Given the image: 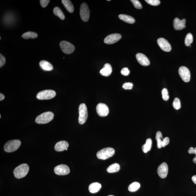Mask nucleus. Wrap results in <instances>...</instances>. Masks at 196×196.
I'll return each mask as SVG.
<instances>
[{"label":"nucleus","mask_w":196,"mask_h":196,"mask_svg":"<svg viewBox=\"0 0 196 196\" xmlns=\"http://www.w3.org/2000/svg\"><path fill=\"white\" fill-rule=\"evenodd\" d=\"M5 96L2 93L0 94V101H2L5 99Z\"/></svg>","instance_id":"obj_41"},{"label":"nucleus","mask_w":196,"mask_h":196,"mask_svg":"<svg viewBox=\"0 0 196 196\" xmlns=\"http://www.w3.org/2000/svg\"><path fill=\"white\" fill-rule=\"evenodd\" d=\"M194 150H195V152H194V154H195L196 155L195 157L196 158V148H194Z\"/></svg>","instance_id":"obj_43"},{"label":"nucleus","mask_w":196,"mask_h":196,"mask_svg":"<svg viewBox=\"0 0 196 196\" xmlns=\"http://www.w3.org/2000/svg\"><path fill=\"white\" fill-rule=\"evenodd\" d=\"M49 2H50V1H49V0H40V5L43 7L45 8L48 5Z\"/></svg>","instance_id":"obj_38"},{"label":"nucleus","mask_w":196,"mask_h":196,"mask_svg":"<svg viewBox=\"0 0 196 196\" xmlns=\"http://www.w3.org/2000/svg\"><path fill=\"white\" fill-rule=\"evenodd\" d=\"M52 112H47L43 113L37 116L35 119L36 123L38 124H45L50 122L54 118Z\"/></svg>","instance_id":"obj_3"},{"label":"nucleus","mask_w":196,"mask_h":196,"mask_svg":"<svg viewBox=\"0 0 196 196\" xmlns=\"http://www.w3.org/2000/svg\"><path fill=\"white\" fill-rule=\"evenodd\" d=\"M186 20L183 19L180 20L178 18H175L173 22V26L176 30H181L186 28Z\"/></svg>","instance_id":"obj_15"},{"label":"nucleus","mask_w":196,"mask_h":196,"mask_svg":"<svg viewBox=\"0 0 196 196\" xmlns=\"http://www.w3.org/2000/svg\"><path fill=\"white\" fill-rule=\"evenodd\" d=\"M192 180L193 182L196 185V175H194L192 177Z\"/></svg>","instance_id":"obj_40"},{"label":"nucleus","mask_w":196,"mask_h":196,"mask_svg":"<svg viewBox=\"0 0 196 196\" xmlns=\"http://www.w3.org/2000/svg\"><path fill=\"white\" fill-rule=\"evenodd\" d=\"M56 95V93L52 90H45L39 92L37 94L36 98L39 100H49L54 98Z\"/></svg>","instance_id":"obj_6"},{"label":"nucleus","mask_w":196,"mask_h":196,"mask_svg":"<svg viewBox=\"0 0 196 196\" xmlns=\"http://www.w3.org/2000/svg\"><path fill=\"white\" fill-rule=\"evenodd\" d=\"M168 166L165 162L161 164L158 167L157 173L159 176L162 178H166L168 173Z\"/></svg>","instance_id":"obj_14"},{"label":"nucleus","mask_w":196,"mask_h":196,"mask_svg":"<svg viewBox=\"0 0 196 196\" xmlns=\"http://www.w3.org/2000/svg\"><path fill=\"white\" fill-rule=\"evenodd\" d=\"M29 170V167L27 164H22L14 169V174L16 178H22L27 174Z\"/></svg>","instance_id":"obj_1"},{"label":"nucleus","mask_w":196,"mask_h":196,"mask_svg":"<svg viewBox=\"0 0 196 196\" xmlns=\"http://www.w3.org/2000/svg\"><path fill=\"white\" fill-rule=\"evenodd\" d=\"M66 150H68V148H67V149H66Z\"/></svg>","instance_id":"obj_47"},{"label":"nucleus","mask_w":196,"mask_h":196,"mask_svg":"<svg viewBox=\"0 0 196 196\" xmlns=\"http://www.w3.org/2000/svg\"><path fill=\"white\" fill-rule=\"evenodd\" d=\"M102 185L98 182H94L90 184L89 186V190L92 193H96L100 190Z\"/></svg>","instance_id":"obj_20"},{"label":"nucleus","mask_w":196,"mask_h":196,"mask_svg":"<svg viewBox=\"0 0 196 196\" xmlns=\"http://www.w3.org/2000/svg\"><path fill=\"white\" fill-rule=\"evenodd\" d=\"M158 44L163 51L169 52L172 50V47L168 40L164 38H159L157 41Z\"/></svg>","instance_id":"obj_12"},{"label":"nucleus","mask_w":196,"mask_h":196,"mask_svg":"<svg viewBox=\"0 0 196 196\" xmlns=\"http://www.w3.org/2000/svg\"><path fill=\"white\" fill-rule=\"evenodd\" d=\"M96 109L97 113L101 117H106L109 113L108 106L104 103H99L97 106Z\"/></svg>","instance_id":"obj_10"},{"label":"nucleus","mask_w":196,"mask_h":196,"mask_svg":"<svg viewBox=\"0 0 196 196\" xmlns=\"http://www.w3.org/2000/svg\"><path fill=\"white\" fill-rule=\"evenodd\" d=\"M53 12L55 15L58 16L61 19L63 20L65 19V15L59 7H55L53 9Z\"/></svg>","instance_id":"obj_26"},{"label":"nucleus","mask_w":196,"mask_h":196,"mask_svg":"<svg viewBox=\"0 0 196 196\" xmlns=\"http://www.w3.org/2000/svg\"><path fill=\"white\" fill-rule=\"evenodd\" d=\"M145 1L149 5L153 6H158L160 3V1L159 0H145Z\"/></svg>","instance_id":"obj_32"},{"label":"nucleus","mask_w":196,"mask_h":196,"mask_svg":"<svg viewBox=\"0 0 196 196\" xmlns=\"http://www.w3.org/2000/svg\"><path fill=\"white\" fill-rule=\"evenodd\" d=\"M21 142L18 140H10L7 142L4 146L5 151L8 152H15L21 145Z\"/></svg>","instance_id":"obj_4"},{"label":"nucleus","mask_w":196,"mask_h":196,"mask_svg":"<svg viewBox=\"0 0 196 196\" xmlns=\"http://www.w3.org/2000/svg\"><path fill=\"white\" fill-rule=\"evenodd\" d=\"M121 73L122 75L125 76H127L129 75L130 73V72L128 68H124L121 70Z\"/></svg>","instance_id":"obj_35"},{"label":"nucleus","mask_w":196,"mask_h":196,"mask_svg":"<svg viewBox=\"0 0 196 196\" xmlns=\"http://www.w3.org/2000/svg\"><path fill=\"white\" fill-rule=\"evenodd\" d=\"M193 161L195 164H196V158L195 157L193 159Z\"/></svg>","instance_id":"obj_42"},{"label":"nucleus","mask_w":196,"mask_h":196,"mask_svg":"<svg viewBox=\"0 0 196 196\" xmlns=\"http://www.w3.org/2000/svg\"><path fill=\"white\" fill-rule=\"evenodd\" d=\"M112 72V67L110 64L106 63L104 67L100 71V73L102 75L108 77L111 75Z\"/></svg>","instance_id":"obj_18"},{"label":"nucleus","mask_w":196,"mask_h":196,"mask_svg":"<svg viewBox=\"0 0 196 196\" xmlns=\"http://www.w3.org/2000/svg\"><path fill=\"white\" fill-rule=\"evenodd\" d=\"M133 84L131 82H125L123 85V88L125 90H131L133 87Z\"/></svg>","instance_id":"obj_34"},{"label":"nucleus","mask_w":196,"mask_h":196,"mask_svg":"<svg viewBox=\"0 0 196 196\" xmlns=\"http://www.w3.org/2000/svg\"><path fill=\"white\" fill-rule=\"evenodd\" d=\"M39 65L42 69L45 71H50L53 69L52 65L47 61H41L39 63Z\"/></svg>","instance_id":"obj_19"},{"label":"nucleus","mask_w":196,"mask_h":196,"mask_svg":"<svg viewBox=\"0 0 196 196\" xmlns=\"http://www.w3.org/2000/svg\"><path fill=\"white\" fill-rule=\"evenodd\" d=\"M61 2L68 11L71 13H73L74 7L71 1L69 0H62Z\"/></svg>","instance_id":"obj_22"},{"label":"nucleus","mask_w":196,"mask_h":196,"mask_svg":"<svg viewBox=\"0 0 196 196\" xmlns=\"http://www.w3.org/2000/svg\"><path fill=\"white\" fill-rule=\"evenodd\" d=\"M120 169V167L119 164L117 163H115L108 167L107 169V171L109 173H114L119 172Z\"/></svg>","instance_id":"obj_24"},{"label":"nucleus","mask_w":196,"mask_h":196,"mask_svg":"<svg viewBox=\"0 0 196 196\" xmlns=\"http://www.w3.org/2000/svg\"><path fill=\"white\" fill-rule=\"evenodd\" d=\"M173 106L176 110H178L181 108V104L180 100L178 98H175L173 103Z\"/></svg>","instance_id":"obj_30"},{"label":"nucleus","mask_w":196,"mask_h":196,"mask_svg":"<svg viewBox=\"0 0 196 196\" xmlns=\"http://www.w3.org/2000/svg\"><path fill=\"white\" fill-rule=\"evenodd\" d=\"M169 142H170V140H169V138L166 137L165 139H163L162 142V147H165L166 146L168 145Z\"/></svg>","instance_id":"obj_36"},{"label":"nucleus","mask_w":196,"mask_h":196,"mask_svg":"<svg viewBox=\"0 0 196 196\" xmlns=\"http://www.w3.org/2000/svg\"><path fill=\"white\" fill-rule=\"evenodd\" d=\"M62 51L67 54H70L75 50V47L71 43L67 41H63L60 43Z\"/></svg>","instance_id":"obj_8"},{"label":"nucleus","mask_w":196,"mask_h":196,"mask_svg":"<svg viewBox=\"0 0 196 196\" xmlns=\"http://www.w3.org/2000/svg\"><path fill=\"white\" fill-rule=\"evenodd\" d=\"M162 138L163 139L161 132L160 131H158L156 133V139L157 141V147L158 148H162V140L161 139H162Z\"/></svg>","instance_id":"obj_27"},{"label":"nucleus","mask_w":196,"mask_h":196,"mask_svg":"<svg viewBox=\"0 0 196 196\" xmlns=\"http://www.w3.org/2000/svg\"><path fill=\"white\" fill-rule=\"evenodd\" d=\"M136 58L140 65L143 66H148L150 65V61L149 59L145 55L142 53H138L136 55Z\"/></svg>","instance_id":"obj_16"},{"label":"nucleus","mask_w":196,"mask_h":196,"mask_svg":"<svg viewBox=\"0 0 196 196\" xmlns=\"http://www.w3.org/2000/svg\"><path fill=\"white\" fill-rule=\"evenodd\" d=\"M69 146L67 141H62L58 142L55 146V149L57 152H62L66 150Z\"/></svg>","instance_id":"obj_17"},{"label":"nucleus","mask_w":196,"mask_h":196,"mask_svg":"<svg viewBox=\"0 0 196 196\" xmlns=\"http://www.w3.org/2000/svg\"><path fill=\"white\" fill-rule=\"evenodd\" d=\"M6 61L5 57L2 54H0V67H2L5 65Z\"/></svg>","instance_id":"obj_37"},{"label":"nucleus","mask_w":196,"mask_h":196,"mask_svg":"<svg viewBox=\"0 0 196 196\" xmlns=\"http://www.w3.org/2000/svg\"><path fill=\"white\" fill-rule=\"evenodd\" d=\"M152 140L151 139L146 140L145 144L142 147V151L144 153H147L150 151L152 148Z\"/></svg>","instance_id":"obj_23"},{"label":"nucleus","mask_w":196,"mask_h":196,"mask_svg":"<svg viewBox=\"0 0 196 196\" xmlns=\"http://www.w3.org/2000/svg\"><path fill=\"white\" fill-rule=\"evenodd\" d=\"M140 183L135 181L129 185L128 190L131 192H135L137 191L140 189Z\"/></svg>","instance_id":"obj_28"},{"label":"nucleus","mask_w":196,"mask_h":196,"mask_svg":"<svg viewBox=\"0 0 196 196\" xmlns=\"http://www.w3.org/2000/svg\"><path fill=\"white\" fill-rule=\"evenodd\" d=\"M1 37H0V40H1Z\"/></svg>","instance_id":"obj_45"},{"label":"nucleus","mask_w":196,"mask_h":196,"mask_svg":"<svg viewBox=\"0 0 196 196\" xmlns=\"http://www.w3.org/2000/svg\"><path fill=\"white\" fill-rule=\"evenodd\" d=\"M119 17L121 20L128 23L133 24L135 22V19L131 16L125 15V14H120Z\"/></svg>","instance_id":"obj_21"},{"label":"nucleus","mask_w":196,"mask_h":196,"mask_svg":"<svg viewBox=\"0 0 196 196\" xmlns=\"http://www.w3.org/2000/svg\"><path fill=\"white\" fill-rule=\"evenodd\" d=\"M115 150L112 148H102L97 152V156L100 160L108 159L114 155Z\"/></svg>","instance_id":"obj_2"},{"label":"nucleus","mask_w":196,"mask_h":196,"mask_svg":"<svg viewBox=\"0 0 196 196\" xmlns=\"http://www.w3.org/2000/svg\"><path fill=\"white\" fill-rule=\"evenodd\" d=\"M80 14L82 21H88L90 18V11L87 4L85 3H82L80 6Z\"/></svg>","instance_id":"obj_7"},{"label":"nucleus","mask_w":196,"mask_h":196,"mask_svg":"<svg viewBox=\"0 0 196 196\" xmlns=\"http://www.w3.org/2000/svg\"><path fill=\"white\" fill-rule=\"evenodd\" d=\"M195 150L194 148L193 147H190V148L188 150V152L190 154H194Z\"/></svg>","instance_id":"obj_39"},{"label":"nucleus","mask_w":196,"mask_h":196,"mask_svg":"<svg viewBox=\"0 0 196 196\" xmlns=\"http://www.w3.org/2000/svg\"><path fill=\"white\" fill-rule=\"evenodd\" d=\"M54 172L58 175H64L69 174L70 172V169L67 165L62 164L55 167Z\"/></svg>","instance_id":"obj_11"},{"label":"nucleus","mask_w":196,"mask_h":196,"mask_svg":"<svg viewBox=\"0 0 196 196\" xmlns=\"http://www.w3.org/2000/svg\"><path fill=\"white\" fill-rule=\"evenodd\" d=\"M121 38L122 36L120 34H113L107 36L104 39V42L107 44H113L118 42Z\"/></svg>","instance_id":"obj_13"},{"label":"nucleus","mask_w":196,"mask_h":196,"mask_svg":"<svg viewBox=\"0 0 196 196\" xmlns=\"http://www.w3.org/2000/svg\"><path fill=\"white\" fill-rule=\"evenodd\" d=\"M162 98L164 101H168L169 99V96L168 90L166 88L163 89L162 91Z\"/></svg>","instance_id":"obj_31"},{"label":"nucleus","mask_w":196,"mask_h":196,"mask_svg":"<svg viewBox=\"0 0 196 196\" xmlns=\"http://www.w3.org/2000/svg\"><path fill=\"white\" fill-rule=\"evenodd\" d=\"M193 35L189 33L188 34L186 37L185 39V44L186 46H189L191 43H193Z\"/></svg>","instance_id":"obj_29"},{"label":"nucleus","mask_w":196,"mask_h":196,"mask_svg":"<svg viewBox=\"0 0 196 196\" xmlns=\"http://www.w3.org/2000/svg\"><path fill=\"white\" fill-rule=\"evenodd\" d=\"M131 1L136 9H142V5L139 1H137V0H131Z\"/></svg>","instance_id":"obj_33"},{"label":"nucleus","mask_w":196,"mask_h":196,"mask_svg":"<svg viewBox=\"0 0 196 196\" xmlns=\"http://www.w3.org/2000/svg\"><path fill=\"white\" fill-rule=\"evenodd\" d=\"M1 115H0V118H1Z\"/></svg>","instance_id":"obj_46"},{"label":"nucleus","mask_w":196,"mask_h":196,"mask_svg":"<svg viewBox=\"0 0 196 196\" xmlns=\"http://www.w3.org/2000/svg\"><path fill=\"white\" fill-rule=\"evenodd\" d=\"M178 73L181 79L186 82L190 81V80L191 75L190 71L187 68L181 66L179 68Z\"/></svg>","instance_id":"obj_9"},{"label":"nucleus","mask_w":196,"mask_h":196,"mask_svg":"<svg viewBox=\"0 0 196 196\" xmlns=\"http://www.w3.org/2000/svg\"><path fill=\"white\" fill-rule=\"evenodd\" d=\"M38 35L35 32L28 31L24 33L22 35L23 38L28 39H35L38 37Z\"/></svg>","instance_id":"obj_25"},{"label":"nucleus","mask_w":196,"mask_h":196,"mask_svg":"<svg viewBox=\"0 0 196 196\" xmlns=\"http://www.w3.org/2000/svg\"><path fill=\"white\" fill-rule=\"evenodd\" d=\"M108 196H113V195H109Z\"/></svg>","instance_id":"obj_44"},{"label":"nucleus","mask_w":196,"mask_h":196,"mask_svg":"<svg viewBox=\"0 0 196 196\" xmlns=\"http://www.w3.org/2000/svg\"><path fill=\"white\" fill-rule=\"evenodd\" d=\"M79 117H78V123L80 124H83L86 122L88 117V113L87 107L86 105L82 103L80 104L78 108Z\"/></svg>","instance_id":"obj_5"}]
</instances>
